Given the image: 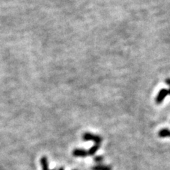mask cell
<instances>
[{"instance_id": "obj_1", "label": "cell", "mask_w": 170, "mask_h": 170, "mask_svg": "<svg viewBox=\"0 0 170 170\" xmlns=\"http://www.w3.org/2000/svg\"><path fill=\"white\" fill-rule=\"evenodd\" d=\"M82 140L85 141H94L95 144L100 145L103 138L99 135H95L91 133H85L82 135Z\"/></svg>"}, {"instance_id": "obj_2", "label": "cell", "mask_w": 170, "mask_h": 170, "mask_svg": "<svg viewBox=\"0 0 170 170\" xmlns=\"http://www.w3.org/2000/svg\"><path fill=\"white\" fill-rule=\"evenodd\" d=\"M167 95H169V89H162L159 93L157 94V96H156L155 102L157 104H161L163 102V101L165 100V98L167 97Z\"/></svg>"}, {"instance_id": "obj_3", "label": "cell", "mask_w": 170, "mask_h": 170, "mask_svg": "<svg viewBox=\"0 0 170 170\" xmlns=\"http://www.w3.org/2000/svg\"><path fill=\"white\" fill-rule=\"evenodd\" d=\"M72 155L74 157H86L89 155L88 154V151L85 150L83 149H79V148H77L75 149L72 151Z\"/></svg>"}, {"instance_id": "obj_4", "label": "cell", "mask_w": 170, "mask_h": 170, "mask_svg": "<svg viewBox=\"0 0 170 170\" xmlns=\"http://www.w3.org/2000/svg\"><path fill=\"white\" fill-rule=\"evenodd\" d=\"M158 136L160 137H170V130L168 128H162L158 132Z\"/></svg>"}, {"instance_id": "obj_5", "label": "cell", "mask_w": 170, "mask_h": 170, "mask_svg": "<svg viewBox=\"0 0 170 170\" xmlns=\"http://www.w3.org/2000/svg\"><path fill=\"white\" fill-rule=\"evenodd\" d=\"M91 170H112V168L111 166H108V165H97L92 167Z\"/></svg>"}, {"instance_id": "obj_6", "label": "cell", "mask_w": 170, "mask_h": 170, "mask_svg": "<svg viewBox=\"0 0 170 170\" xmlns=\"http://www.w3.org/2000/svg\"><path fill=\"white\" fill-rule=\"evenodd\" d=\"M41 164L43 170H50L48 167V161L46 157H42L41 159ZM55 170V169H51Z\"/></svg>"}, {"instance_id": "obj_7", "label": "cell", "mask_w": 170, "mask_h": 170, "mask_svg": "<svg viewBox=\"0 0 170 170\" xmlns=\"http://www.w3.org/2000/svg\"><path fill=\"white\" fill-rule=\"evenodd\" d=\"M99 148H100V145H99V144H95V145H93V146L88 150L89 155L90 156L94 155L95 153L99 150Z\"/></svg>"}, {"instance_id": "obj_8", "label": "cell", "mask_w": 170, "mask_h": 170, "mask_svg": "<svg viewBox=\"0 0 170 170\" xmlns=\"http://www.w3.org/2000/svg\"><path fill=\"white\" fill-rule=\"evenodd\" d=\"M94 161L96 163H101L104 161V157L102 156H96L94 158Z\"/></svg>"}, {"instance_id": "obj_9", "label": "cell", "mask_w": 170, "mask_h": 170, "mask_svg": "<svg viewBox=\"0 0 170 170\" xmlns=\"http://www.w3.org/2000/svg\"><path fill=\"white\" fill-rule=\"evenodd\" d=\"M165 82H166V83L168 85H169V89H169V95H170V78H167V79H166V81H165Z\"/></svg>"}, {"instance_id": "obj_10", "label": "cell", "mask_w": 170, "mask_h": 170, "mask_svg": "<svg viewBox=\"0 0 170 170\" xmlns=\"http://www.w3.org/2000/svg\"><path fill=\"white\" fill-rule=\"evenodd\" d=\"M58 170H65V169H64V167H60V168H59V169H58Z\"/></svg>"}, {"instance_id": "obj_11", "label": "cell", "mask_w": 170, "mask_h": 170, "mask_svg": "<svg viewBox=\"0 0 170 170\" xmlns=\"http://www.w3.org/2000/svg\"><path fill=\"white\" fill-rule=\"evenodd\" d=\"M73 170H77V169H73Z\"/></svg>"}]
</instances>
